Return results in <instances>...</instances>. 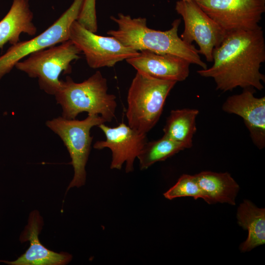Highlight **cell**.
Here are the masks:
<instances>
[{
  "mask_svg": "<svg viewBox=\"0 0 265 265\" xmlns=\"http://www.w3.org/2000/svg\"><path fill=\"white\" fill-rule=\"evenodd\" d=\"M106 79L99 71L81 82H76L70 77L61 80L54 96L62 109V117L74 119L80 113L99 115L110 122L115 118L117 106L116 96L107 93Z\"/></svg>",
  "mask_w": 265,
  "mask_h": 265,
  "instance_id": "3",
  "label": "cell"
},
{
  "mask_svg": "<svg viewBox=\"0 0 265 265\" xmlns=\"http://www.w3.org/2000/svg\"><path fill=\"white\" fill-rule=\"evenodd\" d=\"M84 0H73L70 7L53 24L30 40L12 45L0 56V80L17 62L30 54L69 39L71 24L77 20Z\"/></svg>",
  "mask_w": 265,
  "mask_h": 265,
  "instance_id": "7",
  "label": "cell"
},
{
  "mask_svg": "<svg viewBox=\"0 0 265 265\" xmlns=\"http://www.w3.org/2000/svg\"><path fill=\"white\" fill-rule=\"evenodd\" d=\"M185 0V1H189V0Z\"/></svg>",
  "mask_w": 265,
  "mask_h": 265,
  "instance_id": "22",
  "label": "cell"
},
{
  "mask_svg": "<svg viewBox=\"0 0 265 265\" xmlns=\"http://www.w3.org/2000/svg\"><path fill=\"white\" fill-rule=\"evenodd\" d=\"M69 39L85 55L93 69L112 67L118 62L137 55L139 51L123 45L113 36L99 35L77 20L71 25Z\"/></svg>",
  "mask_w": 265,
  "mask_h": 265,
  "instance_id": "8",
  "label": "cell"
},
{
  "mask_svg": "<svg viewBox=\"0 0 265 265\" xmlns=\"http://www.w3.org/2000/svg\"><path fill=\"white\" fill-rule=\"evenodd\" d=\"M43 219L39 212L34 211L29 216L28 223L20 236L23 242L29 241L27 250L13 261L0 260L9 265H64L72 259V256L66 252L57 253L45 247L38 238L43 226Z\"/></svg>",
  "mask_w": 265,
  "mask_h": 265,
  "instance_id": "13",
  "label": "cell"
},
{
  "mask_svg": "<svg viewBox=\"0 0 265 265\" xmlns=\"http://www.w3.org/2000/svg\"><path fill=\"white\" fill-rule=\"evenodd\" d=\"M237 218L238 225L248 232L246 239L239 246L241 252H249L265 243V208L244 200L238 208Z\"/></svg>",
  "mask_w": 265,
  "mask_h": 265,
  "instance_id": "17",
  "label": "cell"
},
{
  "mask_svg": "<svg viewBox=\"0 0 265 265\" xmlns=\"http://www.w3.org/2000/svg\"><path fill=\"white\" fill-rule=\"evenodd\" d=\"M110 19L117 24L118 28L117 30H109L107 33L123 45L138 51L147 50L157 53L175 55L203 69L207 68L198 49L179 36L180 19L174 20L171 27L165 31L148 27L145 18H132L129 15L119 13L117 17L111 16Z\"/></svg>",
  "mask_w": 265,
  "mask_h": 265,
  "instance_id": "2",
  "label": "cell"
},
{
  "mask_svg": "<svg viewBox=\"0 0 265 265\" xmlns=\"http://www.w3.org/2000/svg\"><path fill=\"white\" fill-rule=\"evenodd\" d=\"M96 0H84L77 21L88 30L96 33L98 30Z\"/></svg>",
  "mask_w": 265,
  "mask_h": 265,
  "instance_id": "21",
  "label": "cell"
},
{
  "mask_svg": "<svg viewBox=\"0 0 265 265\" xmlns=\"http://www.w3.org/2000/svg\"><path fill=\"white\" fill-rule=\"evenodd\" d=\"M199 111L195 108L172 110L163 129V135L184 145L186 149L192 146L196 132V119Z\"/></svg>",
  "mask_w": 265,
  "mask_h": 265,
  "instance_id": "18",
  "label": "cell"
},
{
  "mask_svg": "<svg viewBox=\"0 0 265 265\" xmlns=\"http://www.w3.org/2000/svg\"><path fill=\"white\" fill-rule=\"evenodd\" d=\"M168 200L179 197H190L194 199H204L203 192L199 186L195 175L183 174L176 183L163 193Z\"/></svg>",
  "mask_w": 265,
  "mask_h": 265,
  "instance_id": "20",
  "label": "cell"
},
{
  "mask_svg": "<svg viewBox=\"0 0 265 265\" xmlns=\"http://www.w3.org/2000/svg\"><path fill=\"white\" fill-rule=\"evenodd\" d=\"M177 82L137 71L127 95L128 125L147 133L159 121L166 100Z\"/></svg>",
  "mask_w": 265,
  "mask_h": 265,
  "instance_id": "4",
  "label": "cell"
},
{
  "mask_svg": "<svg viewBox=\"0 0 265 265\" xmlns=\"http://www.w3.org/2000/svg\"><path fill=\"white\" fill-rule=\"evenodd\" d=\"M254 89L244 88L241 93L229 96L222 108L242 118L253 143L262 149L265 146V97H255Z\"/></svg>",
  "mask_w": 265,
  "mask_h": 265,
  "instance_id": "12",
  "label": "cell"
},
{
  "mask_svg": "<svg viewBox=\"0 0 265 265\" xmlns=\"http://www.w3.org/2000/svg\"><path fill=\"white\" fill-rule=\"evenodd\" d=\"M182 144L163 135L145 143L137 157L140 170H146L156 162L162 161L185 149Z\"/></svg>",
  "mask_w": 265,
  "mask_h": 265,
  "instance_id": "19",
  "label": "cell"
},
{
  "mask_svg": "<svg viewBox=\"0 0 265 265\" xmlns=\"http://www.w3.org/2000/svg\"><path fill=\"white\" fill-rule=\"evenodd\" d=\"M208 204L217 203L236 205L239 186L228 172L202 171L194 175Z\"/></svg>",
  "mask_w": 265,
  "mask_h": 265,
  "instance_id": "16",
  "label": "cell"
},
{
  "mask_svg": "<svg viewBox=\"0 0 265 265\" xmlns=\"http://www.w3.org/2000/svg\"><path fill=\"white\" fill-rule=\"evenodd\" d=\"M105 122L99 115L92 114H88L82 120L68 119L62 116L46 122V126L62 139L71 159L74 175L67 191L71 187H80L85 185V166L93 138L90 135V130L93 127Z\"/></svg>",
  "mask_w": 265,
  "mask_h": 265,
  "instance_id": "6",
  "label": "cell"
},
{
  "mask_svg": "<svg viewBox=\"0 0 265 265\" xmlns=\"http://www.w3.org/2000/svg\"><path fill=\"white\" fill-rule=\"evenodd\" d=\"M226 32L257 28L265 12V0H194Z\"/></svg>",
  "mask_w": 265,
  "mask_h": 265,
  "instance_id": "9",
  "label": "cell"
},
{
  "mask_svg": "<svg viewBox=\"0 0 265 265\" xmlns=\"http://www.w3.org/2000/svg\"><path fill=\"white\" fill-rule=\"evenodd\" d=\"M80 50L70 39L35 52L15 65L19 70L32 78H38L40 88L54 95L61 85L60 75L72 72L71 63L80 58Z\"/></svg>",
  "mask_w": 265,
  "mask_h": 265,
  "instance_id": "5",
  "label": "cell"
},
{
  "mask_svg": "<svg viewBox=\"0 0 265 265\" xmlns=\"http://www.w3.org/2000/svg\"><path fill=\"white\" fill-rule=\"evenodd\" d=\"M213 64L197 71L213 79L216 89L222 92L236 88L262 90L265 76L260 72L265 61V40L262 27L227 32L212 53Z\"/></svg>",
  "mask_w": 265,
  "mask_h": 265,
  "instance_id": "1",
  "label": "cell"
},
{
  "mask_svg": "<svg viewBox=\"0 0 265 265\" xmlns=\"http://www.w3.org/2000/svg\"><path fill=\"white\" fill-rule=\"evenodd\" d=\"M175 10L184 22V30L181 38L199 47V54L208 62H212L213 50L224 39L227 32L211 18L194 0H180L176 2Z\"/></svg>",
  "mask_w": 265,
  "mask_h": 265,
  "instance_id": "10",
  "label": "cell"
},
{
  "mask_svg": "<svg viewBox=\"0 0 265 265\" xmlns=\"http://www.w3.org/2000/svg\"><path fill=\"white\" fill-rule=\"evenodd\" d=\"M33 19L29 0H13L9 10L0 21V48L7 43L13 45L20 42L23 33L35 35L37 28Z\"/></svg>",
  "mask_w": 265,
  "mask_h": 265,
  "instance_id": "15",
  "label": "cell"
},
{
  "mask_svg": "<svg viewBox=\"0 0 265 265\" xmlns=\"http://www.w3.org/2000/svg\"><path fill=\"white\" fill-rule=\"evenodd\" d=\"M98 127L105 134L106 139L97 141L94 144V148H108L111 150V169L120 170L125 162L126 172H132L135 159L147 141L146 134L132 129L124 123L115 127H108L105 123Z\"/></svg>",
  "mask_w": 265,
  "mask_h": 265,
  "instance_id": "11",
  "label": "cell"
},
{
  "mask_svg": "<svg viewBox=\"0 0 265 265\" xmlns=\"http://www.w3.org/2000/svg\"><path fill=\"white\" fill-rule=\"evenodd\" d=\"M137 71L155 78L176 81L185 80L191 64L186 60L171 54H160L141 51L126 60Z\"/></svg>",
  "mask_w": 265,
  "mask_h": 265,
  "instance_id": "14",
  "label": "cell"
}]
</instances>
